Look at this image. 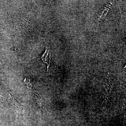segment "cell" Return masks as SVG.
I'll return each mask as SVG.
<instances>
[{"label": "cell", "instance_id": "1", "mask_svg": "<svg viewBox=\"0 0 126 126\" xmlns=\"http://www.w3.org/2000/svg\"><path fill=\"white\" fill-rule=\"evenodd\" d=\"M1 92L3 102H5L6 106L12 109L16 112L20 114H23L24 112V106L19 103L16 99L15 97L9 92L5 88L2 89Z\"/></svg>", "mask_w": 126, "mask_h": 126}, {"label": "cell", "instance_id": "2", "mask_svg": "<svg viewBox=\"0 0 126 126\" xmlns=\"http://www.w3.org/2000/svg\"><path fill=\"white\" fill-rule=\"evenodd\" d=\"M24 82L26 84V87H27L29 89H31V91L32 90V92L33 94V97L36 105L43 110L41 97L35 89L30 79H25Z\"/></svg>", "mask_w": 126, "mask_h": 126}, {"label": "cell", "instance_id": "3", "mask_svg": "<svg viewBox=\"0 0 126 126\" xmlns=\"http://www.w3.org/2000/svg\"><path fill=\"white\" fill-rule=\"evenodd\" d=\"M41 59H42V61L45 63L47 64L48 65L47 68H48L49 67L50 64V53L49 52V50L47 49V47L46 48L45 52L43 54Z\"/></svg>", "mask_w": 126, "mask_h": 126}]
</instances>
